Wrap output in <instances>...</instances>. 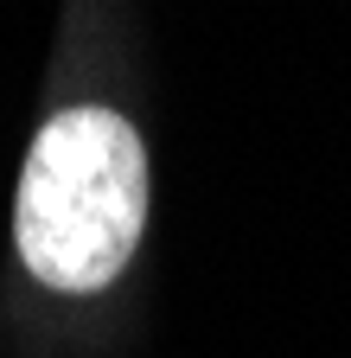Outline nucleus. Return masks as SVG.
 <instances>
[{
  "mask_svg": "<svg viewBox=\"0 0 351 358\" xmlns=\"http://www.w3.org/2000/svg\"><path fill=\"white\" fill-rule=\"evenodd\" d=\"M147 231V148L115 109H64L20 173L13 237L45 288L96 294Z\"/></svg>",
  "mask_w": 351,
  "mask_h": 358,
  "instance_id": "obj_1",
  "label": "nucleus"
}]
</instances>
